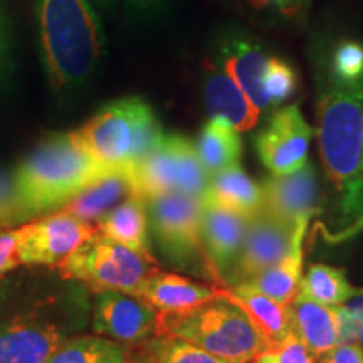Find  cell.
<instances>
[{
  "label": "cell",
  "mask_w": 363,
  "mask_h": 363,
  "mask_svg": "<svg viewBox=\"0 0 363 363\" xmlns=\"http://www.w3.org/2000/svg\"><path fill=\"white\" fill-rule=\"evenodd\" d=\"M12 72V44L6 16L0 11V86L7 83Z\"/></svg>",
  "instance_id": "cell-34"
},
{
  "label": "cell",
  "mask_w": 363,
  "mask_h": 363,
  "mask_svg": "<svg viewBox=\"0 0 363 363\" xmlns=\"http://www.w3.org/2000/svg\"><path fill=\"white\" fill-rule=\"evenodd\" d=\"M267 62L269 56L256 40L230 39L224 48V69L259 111L271 106L262 88Z\"/></svg>",
  "instance_id": "cell-21"
},
{
  "label": "cell",
  "mask_w": 363,
  "mask_h": 363,
  "mask_svg": "<svg viewBox=\"0 0 363 363\" xmlns=\"http://www.w3.org/2000/svg\"><path fill=\"white\" fill-rule=\"evenodd\" d=\"M320 363H363V348L358 343L337 345L320 357Z\"/></svg>",
  "instance_id": "cell-35"
},
{
  "label": "cell",
  "mask_w": 363,
  "mask_h": 363,
  "mask_svg": "<svg viewBox=\"0 0 363 363\" xmlns=\"http://www.w3.org/2000/svg\"><path fill=\"white\" fill-rule=\"evenodd\" d=\"M24 222L17 199L13 175L0 172V229Z\"/></svg>",
  "instance_id": "cell-32"
},
{
  "label": "cell",
  "mask_w": 363,
  "mask_h": 363,
  "mask_svg": "<svg viewBox=\"0 0 363 363\" xmlns=\"http://www.w3.org/2000/svg\"><path fill=\"white\" fill-rule=\"evenodd\" d=\"M308 222L293 225L267 214L257 212L249 219L242 247L224 286H238L244 281L279 264L293 251L298 239L305 238Z\"/></svg>",
  "instance_id": "cell-10"
},
{
  "label": "cell",
  "mask_w": 363,
  "mask_h": 363,
  "mask_svg": "<svg viewBox=\"0 0 363 363\" xmlns=\"http://www.w3.org/2000/svg\"><path fill=\"white\" fill-rule=\"evenodd\" d=\"M251 363H262V362H261V360H257V358H254V360H252Z\"/></svg>",
  "instance_id": "cell-43"
},
{
  "label": "cell",
  "mask_w": 363,
  "mask_h": 363,
  "mask_svg": "<svg viewBox=\"0 0 363 363\" xmlns=\"http://www.w3.org/2000/svg\"><path fill=\"white\" fill-rule=\"evenodd\" d=\"M202 202L252 217L264 207V194L261 185L251 179L239 163L211 177Z\"/></svg>",
  "instance_id": "cell-22"
},
{
  "label": "cell",
  "mask_w": 363,
  "mask_h": 363,
  "mask_svg": "<svg viewBox=\"0 0 363 363\" xmlns=\"http://www.w3.org/2000/svg\"><path fill=\"white\" fill-rule=\"evenodd\" d=\"M262 88L269 104L278 106V104L284 103L296 93L298 89V74L294 67L286 62L281 57H269L267 62L264 79H262Z\"/></svg>",
  "instance_id": "cell-30"
},
{
  "label": "cell",
  "mask_w": 363,
  "mask_h": 363,
  "mask_svg": "<svg viewBox=\"0 0 363 363\" xmlns=\"http://www.w3.org/2000/svg\"><path fill=\"white\" fill-rule=\"evenodd\" d=\"M148 229L162 256L180 269L214 281L202 246V201L194 195L169 192L148 199Z\"/></svg>",
  "instance_id": "cell-8"
},
{
  "label": "cell",
  "mask_w": 363,
  "mask_h": 363,
  "mask_svg": "<svg viewBox=\"0 0 363 363\" xmlns=\"http://www.w3.org/2000/svg\"><path fill=\"white\" fill-rule=\"evenodd\" d=\"M125 363H155V360H153L152 353L148 352L147 345L140 343V345H135V347H131L130 357L126 358Z\"/></svg>",
  "instance_id": "cell-36"
},
{
  "label": "cell",
  "mask_w": 363,
  "mask_h": 363,
  "mask_svg": "<svg viewBox=\"0 0 363 363\" xmlns=\"http://www.w3.org/2000/svg\"><path fill=\"white\" fill-rule=\"evenodd\" d=\"M44 69L56 93L83 86L96 69L104 34L91 0H38Z\"/></svg>",
  "instance_id": "cell-4"
},
{
  "label": "cell",
  "mask_w": 363,
  "mask_h": 363,
  "mask_svg": "<svg viewBox=\"0 0 363 363\" xmlns=\"http://www.w3.org/2000/svg\"><path fill=\"white\" fill-rule=\"evenodd\" d=\"M133 296L143 299L162 315L185 313L219 298L214 286L201 284L185 276L162 271L150 274L138 286Z\"/></svg>",
  "instance_id": "cell-17"
},
{
  "label": "cell",
  "mask_w": 363,
  "mask_h": 363,
  "mask_svg": "<svg viewBox=\"0 0 363 363\" xmlns=\"http://www.w3.org/2000/svg\"><path fill=\"white\" fill-rule=\"evenodd\" d=\"M130 195H135L133 170H110L76 195L61 211L88 224H96Z\"/></svg>",
  "instance_id": "cell-19"
},
{
  "label": "cell",
  "mask_w": 363,
  "mask_h": 363,
  "mask_svg": "<svg viewBox=\"0 0 363 363\" xmlns=\"http://www.w3.org/2000/svg\"><path fill=\"white\" fill-rule=\"evenodd\" d=\"M17 244H19L17 229L0 230V279L7 272L21 266L19 256H17Z\"/></svg>",
  "instance_id": "cell-33"
},
{
  "label": "cell",
  "mask_w": 363,
  "mask_h": 363,
  "mask_svg": "<svg viewBox=\"0 0 363 363\" xmlns=\"http://www.w3.org/2000/svg\"><path fill=\"white\" fill-rule=\"evenodd\" d=\"M211 175L203 170L192 140L184 135H165L133 169L135 195L148 199L169 192L194 195L202 201Z\"/></svg>",
  "instance_id": "cell-9"
},
{
  "label": "cell",
  "mask_w": 363,
  "mask_h": 363,
  "mask_svg": "<svg viewBox=\"0 0 363 363\" xmlns=\"http://www.w3.org/2000/svg\"><path fill=\"white\" fill-rule=\"evenodd\" d=\"M299 2H301V0H283V7H284L283 12H291Z\"/></svg>",
  "instance_id": "cell-40"
},
{
  "label": "cell",
  "mask_w": 363,
  "mask_h": 363,
  "mask_svg": "<svg viewBox=\"0 0 363 363\" xmlns=\"http://www.w3.org/2000/svg\"><path fill=\"white\" fill-rule=\"evenodd\" d=\"M326 74L340 83H363V45L357 40H340L330 57Z\"/></svg>",
  "instance_id": "cell-29"
},
{
  "label": "cell",
  "mask_w": 363,
  "mask_h": 363,
  "mask_svg": "<svg viewBox=\"0 0 363 363\" xmlns=\"http://www.w3.org/2000/svg\"><path fill=\"white\" fill-rule=\"evenodd\" d=\"M96 2H99V4H103V6H106V4H110V2H113V0H96Z\"/></svg>",
  "instance_id": "cell-42"
},
{
  "label": "cell",
  "mask_w": 363,
  "mask_h": 363,
  "mask_svg": "<svg viewBox=\"0 0 363 363\" xmlns=\"http://www.w3.org/2000/svg\"><path fill=\"white\" fill-rule=\"evenodd\" d=\"M257 360L262 363H316V357L291 330L274 347L261 353Z\"/></svg>",
  "instance_id": "cell-31"
},
{
  "label": "cell",
  "mask_w": 363,
  "mask_h": 363,
  "mask_svg": "<svg viewBox=\"0 0 363 363\" xmlns=\"http://www.w3.org/2000/svg\"><path fill=\"white\" fill-rule=\"evenodd\" d=\"M160 313L148 303L123 291L98 293L93 305V330L99 337L128 345L158 337Z\"/></svg>",
  "instance_id": "cell-13"
},
{
  "label": "cell",
  "mask_w": 363,
  "mask_h": 363,
  "mask_svg": "<svg viewBox=\"0 0 363 363\" xmlns=\"http://www.w3.org/2000/svg\"><path fill=\"white\" fill-rule=\"evenodd\" d=\"M249 219L251 217L202 202V246L214 276V284L224 286L242 247Z\"/></svg>",
  "instance_id": "cell-15"
},
{
  "label": "cell",
  "mask_w": 363,
  "mask_h": 363,
  "mask_svg": "<svg viewBox=\"0 0 363 363\" xmlns=\"http://www.w3.org/2000/svg\"><path fill=\"white\" fill-rule=\"evenodd\" d=\"M94 225L104 238L115 240L136 254H142L143 257L155 259L150 249L147 203L136 195L125 199Z\"/></svg>",
  "instance_id": "cell-23"
},
{
  "label": "cell",
  "mask_w": 363,
  "mask_h": 363,
  "mask_svg": "<svg viewBox=\"0 0 363 363\" xmlns=\"http://www.w3.org/2000/svg\"><path fill=\"white\" fill-rule=\"evenodd\" d=\"M264 207L267 214L288 224L310 222L320 212V185L310 163L288 175H269L262 180Z\"/></svg>",
  "instance_id": "cell-14"
},
{
  "label": "cell",
  "mask_w": 363,
  "mask_h": 363,
  "mask_svg": "<svg viewBox=\"0 0 363 363\" xmlns=\"http://www.w3.org/2000/svg\"><path fill=\"white\" fill-rule=\"evenodd\" d=\"M157 271L160 269L155 259L143 257L99 233L91 235L57 266L61 278L81 283L96 294L103 291L135 294L138 286Z\"/></svg>",
  "instance_id": "cell-7"
},
{
  "label": "cell",
  "mask_w": 363,
  "mask_h": 363,
  "mask_svg": "<svg viewBox=\"0 0 363 363\" xmlns=\"http://www.w3.org/2000/svg\"><path fill=\"white\" fill-rule=\"evenodd\" d=\"M303 239L296 240L293 251L279 264L252 276L238 286L264 294L281 305H291L299 294L303 278Z\"/></svg>",
  "instance_id": "cell-24"
},
{
  "label": "cell",
  "mask_w": 363,
  "mask_h": 363,
  "mask_svg": "<svg viewBox=\"0 0 363 363\" xmlns=\"http://www.w3.org/2000/svg\"><path fill=\"white\" fill-rule=\"evenodd\" d=\"M316 135L326 179L337 195L340 224H355L363 217V83L325 76Z\"/></svg>",
  "instance_id": "cell-2"
},
{
  "label": "cell",
  "mask_w": 363,
  "mask_h": 363,
  "mask_svg": "<svg viewBox=\"0 0 363 363\" xmlns=\"http://www.w3.org/2000/svg\"><path fill=\"white\" fill-rule=\"evenodd\" d=\"M78 131H59L43 138L13 172L22 219L61 211L79 192L106 174Z\"/></svg>",
  "instance_id": "cell-3"
},
{
  "label": "cell",
  "mask_w": 363,
  "mask_h": 363,
  "mask_svg": "<svg viewBox=\"0 0 363 363\" xmlns=\"http://www.w3.org/2000/svg\"><path fill=\"white\" fill-rule=\"evenodd\" d=\"M247 2L256 9H264L267 6H276V7H279L281 11H284L283 0H247Z\"/></svg>",
  "instance_id": "cell-39"
},
{
  "label": "cell",
  "mask_w": 363,
  "mask_h": 363,
  "mask_svg": "<svg viewBox=\"0 0 363 363\" xmlns=\"http://www.w3.org/2000/svg\"><path fill=\"white\" fill-rule=\"evenodd\" d=\"M194 147L203 170L211 177L229 167L239 165L242 158V140L239 131L212 120L203 125Z\"/></svg>",
  "instance_id": "cell-25"
},
{
  "label": "cell",
  "mask_w": 363,
  "mask_h": 363,
  "mask_svg": "<svg viewBox=\"0 0 363 363\" xmlns=\"http://www.w3.org/2000/svg\"><path fill=\"white\" fill-rule=\"evenodd\" d=\"M145 345L155 363H230L179 338L157 337Z\"/></svg>",
  "instance_id": "cell-28"
},
{
  "label": "cell",
  "mask_w": 363,
  "mask_h": 363,
  "mask_svg": "<svg viewBox=\"0 0 363 363\" xmlns=\"http://www.w3.org/2000/svg\"><path fill=\"white\" fill-rule=\"evenodd\" d=\"M130 6L136 12H150L153 9L162 7L165 0H128Z\"/></svg>",
  "instance_id": "cell-38"
},
{
  "label": "cell",
  "mask_w": 363,
  "mask_h": 363,
  "mask_svg": "<svg viewBox=\"0 0 363 363\" xmlns=\"http://www.w3.org/2000/svg\"><path fill=\"white\" fill-rule=\"evenodd\" d=\"M203 101L212 121L224 123L235 131L252 130L259 120V110L249 101L224 66L207 69Z\"/></svg>",
  "instance_id": "cell-16"
},
{
  "label": "cell",
  "mask_w": 363,
  "mask_h": 363,
  "mask_svg": "<svg viewBox=\"0 0 363 363\" xmlns=\"http://www.w3.org/2000/svg\"><path fill=\"white\" fill-rule=\"evenodd\" d=\"M131 347L103 337H76L65 342L44 363H125Z\"/></svg>",
  "instance_id": "cell-26"
},
{
  "label": "cell",
  "mask_w": 363,
  "mask_h": 363,
  "mask_svg": "<svg viewBox=\"0 0 363 363\" xmlns=\"http://www.w3.org/2000/svg\"><path fill=\"white\" fill-rule=\"evenodd\" d=\"M98 233L96 225L59 211L38 217L17 229L21 264L57 267L69 254Z\"/></svg>",
  "instance_id": "cell-11"
},
{
  "label": "cell",
  "mask_w": 363,
  "mask_h": 363,
  "mask_svg": "<svg viewBox=\"0 0 363 363\" xmlns=\"http://www.w3.org/2000/svg\"><path fill=\"white\" fill-rule=\"evenodd\" d=\"M342 306L350 313L353 318H357L360 323H363V289H360V293L348 299V301H345Z\"/></svg>",
  "instance_id": "cell-37"
},
{
  "label": "cell",
  "mask_w": 363,
  "mask_h": 363,
  "mask_svg": "<svg viewBox=\"0 0 363 363\" xmlns=\"http://www.w3.org/2000/svg\"><path fill=\"white\" fill-rule=\"evenodd\" d=\"M299 293L321 305L340 306L360 293V289L353 288L342 267L311 264L308 266L306 274L301 278Z\"/></svg>",
  "instance_id": "cell-27"
},
{
  "label": "cell",
  "mask_w": 363,
  "mask_h": 363,
  "mask_svg": "<svg viewBox=\"0 0 363 363\" xmlns=\"http://www.w3.org/2000/svg\"><path fill=\"white\" fill-rule=\"evenodd\" d=\"M217 296L239 308L259 337L272 348L291 331V305H281L261 293L249 291L240 286L214 284Z\"/></svg>",
  "instance_id": "cell-18"
},
{
  "label": "cell",
  "mask_w": 363,
  "mask_h": 363,
  "mask_svg": "<svg viewBox=\"0 0 363 363\" xmlns=\"http://www.w3.org/2000/svg\"><path fill=\"white\" fill-rule=\"evenodd\" d=\"M158 337L184 340L230 363H249L269 350L247 316L224 298L185 313H160Z\"/></svg>",
  "instance_id": "cell-6"
},
{
  "label": "cell",
  "mask_w": 363,
  "mask_h": 363,
  "mask_svg": "<svg viewBox=\"0 0 363 363\" xmlns=\"http://www.w3.org/2000/svg\"><path fill=\"white\" fill-rule=\"evenodd\" d=\"M291 330L316 358L340 345L337 306H326L299 293L291 303Z\"/></svg>",
  "instance_id": "cell-20"
},
{
  "label": "cell",
  "mask_w": 363,
  "mask_h": 363,
  "mask_svg": "<svg viewBox=\"0 0 363 363\" xmlns=\"http://www.w3.org/2000/svg\"><path fill=\"white\" fill-rule=\"evenodd\" d=\"M358 342H360V347L363 348V328L360 331V337H358Z\"/></svg>",
  "instance_id": "cell-41"
},
{
  "label": "cell",
  "mask_w": 363,
  "mask_h": 363,
  "mask_svg": "<svg viewBox=\"0 0 363 363\" xmlns=\"http://www.w3.org/2000/svg\"><path fill=\"white\" fill-rule=\"evenodd\" d=\"M315 135L296 104L274 111L254 136V147L271 175L293 174L308 163V148Z\"/></svg>",
  "instance_id": "cell-12"
},
{
  "label": "cell",
  "mask_w": 363,
  "mask_h": 363,
  "mask_svg": "<svg viewBox=\"0 0 363 363\" xmlns=\"http://www.w3.org/2000/svg\"><path fill=\"white\" fill-rule=\"evenodd\" d=\"M83 289L38 276L0 284V363H44L83 326Z\"/></svg>",
  "instance_id": "cell-1"
},
{
  "label": "cell",
  "mask_w": 363,
  "mask_h": 363,
  "mask_svg": "<svg viewBox=\"0 0 363 363\" xmlns=\"http://www.w3.org/2000/svg\"><path fill=\"white\" fill-rule=\"evenodd\" d=\"M78 133L106 170H133L165 136L153 108L138 96L104 104Z\"/></svg>",
  "instance_id": "cell-5"
}]
</instances>
